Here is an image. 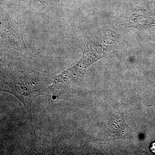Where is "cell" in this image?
<instances>
[{
  "label": "cell",
  "mask_w": 155,
  "mask_h": 155,
  "mask_svg": "<svg viewBox=\"0 0 155 155\" xmlns=\"http://www.w3.org/2000/svg\"><path fill=\"white\" fill-rule=\"evenodd\" d=\"M1 72V91L11 94L22 102L32 125V102L37 97L47 94L48 87L54 78L16 60L3 62Z\"/></svg>",
  "instance_id": "cell-1"
},
{
  "label": "cell",
  "mask_w": 155,
  "mask_h": 155,
  "mask_svg": "<svg viewBox=\"0 0 155 155\" xmlns=\"http://www.w3.org/2000/svg\"><path fill=\"white\" fill-rule=\"evenodd\" d=\"M21 22L11 14H1V45L22 53L31 54L23 38Z\"/></svg>",
  "instance_id": "cell-2"
},
{
  "label": "cell",
  "mask_w": 155,
  "mask_h": 155,
  "mask_svg": "<svg viewBox=\"0 0 155 155\" xmlns=\"http://www.w3.org/2000/svg\"><path fill=\"white\" fill-rule=\"evenodd\" d=\"M122 107L115 113L108 127L109 135L113 139L129 138L134 130L125 123Z\"/></svg>",
  "instance_id": "cell-3"
},
{
  "label": "cell",
  "mask_w": 155,
  "mask_h": 155,
  "mask_svg": "<svg viewBox=\"0 0 155 155\" xmlns=\"http://www.w3.org/2000/svg\"><path fill=\"white\" fill-rule=\"evenodd\" d=\"M150 150L153 153H155V142L152 143L150 146Z\"/></svg>",
  "instance_id": "cell-4"
}]
</instances>
